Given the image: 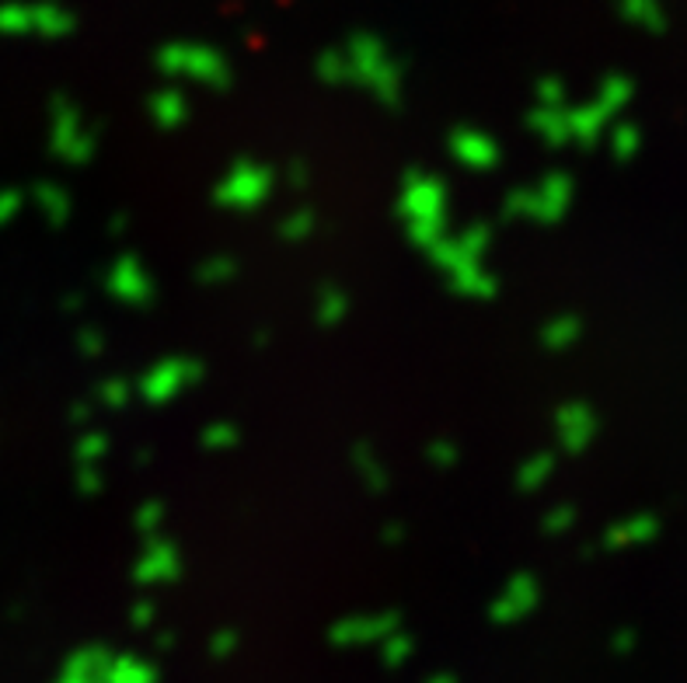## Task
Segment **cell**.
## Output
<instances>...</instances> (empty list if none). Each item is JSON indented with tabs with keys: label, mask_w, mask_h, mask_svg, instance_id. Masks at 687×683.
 Masks as SVG:
<instances>
[{
	"label": "cell",
	"mask_w": 687,
	"mask_h": 683,
	"mask_svg": "<svg viewBox=\"0 0 687 683\" xmlns=\"http://www.w3.org/2000/svg\"><path fill=\"white\" fill-rule=\"evenodd\" d=\"M150 461H154V450H150V447H140L137 453H133V464H140V467H147Z\"/></svg>",
	"instance_id": "54"
},
{
	"label": "cell",
	"mask_w": 687,
	"mask_h": 683,
	"mask_svg": "<svg viewBox=\"0 0 687 683\" xmlns=\"http://www.w3.org/2000/svg\"><path fill=\"white\" fill-rule=\"evenodd\" d=\"M534 105H545V108H559V105H569V88L562 78H538L534 84Z\"/></svg>",
	"instance_id": "39"
},
{
	"label": "cell",
	"mask_w": 687,
	"mask_h": 683,
	"mask_svg": "<svg viewBox=\"0 0 687 683\" xmlns=\"http://www.w3.org/2000/svg\"><path fill=\"white\" fill-rule=\"evenodd\" d=\"M660 523L649 517V512H639V517H625L618 523H610L600 537V547L604 552H625V547H636V544H645L649 537H656Z\"/></svg>",
	"instance_id": "19"
},
{
	"label": "cell",
	"mask_w": 687,
	"mask_h": 683,
	"mask_svg": "<svg viewBox=\"0 0 687 683\" xmlns=\"http://www.w3.org/2000/svg\"><path fill=\"white\" fill-rule=\"evenodd\" d=\"M394 213L415 248L430 252L450 234V188L426 167H409L398 185Z\"/></svg>",
	"instance_id": "3"
},
{
	"label": "cell",
	"mask_w": 687,
	"mask_h": 683,
	"mask_svg": "<svg viewBox=\"0 0 687 683\" xmlns=\"http://www.w3.org/2000/svg\"><path fill=\"white\" fill-rule=\"evenodd\" d=\"M241 443V426L231 422V419H209L203 429H199V447L209 450V453H227Z\"/></svg>",
	"instance_id": "29"
},
{
	"label": "cell",
	"mask_w": 687,
	"mask_h": 683,
	"mask_svg": "<svg viewBox=\"0 0 687 683\" xmlns=\"http://www.w3.org/2000/svg\"><path fill=\"white\" fill-rule=\"evenodd\" d=\"M380 662H385L388 670H398V667H405V662L415 656V635H409L405 628L402 632H394L385 645H380Z\"/></svg>",
	"instance_id": "36"
},
{
	"label": "cell",
	"mask_w": 687,
	"mask_h": 683,
	"mask_svg": "<svg viewBox=\"0 0 687 683\" xmlns=\"http://www.w3.org/2000/svg\"><path fill=\"white\" fill-rule=\"evenodd\" d=\"M541 606V582L534 572L509 576L506 586L492 597L489 603V621L492 624H520Z\"/></svg>",
	"instance_id": "13"
},
{
	"label": "cell",
	"mask_w": 687,
	"mask_h": 683,
	"mask_svg": "<svg viewBox=\"0 0 687 683\" xmlns=\"http://www.w3.org/2000/svg\"><path fill=\"white\" fill-rule=\"evenodd\" d=\"M559 467L556 450H534L527 453V461L517 467V488L520 491H538L551 482V474Z\"/></svg>",
	"instance_id": "26"
},
{
	"label": "cell",
	"mask_w": 687,
	"mask_h": 683,
	"mask_svg": "<svg viewBox=\"0 0 687 683\" xmlns=\"http://www.w3.org/2000/svg\"><path fill=\"white\" fill-rule=\"evenodd\" d=\"M147 116L161 129H179L188 123V116H193V105H188V94L182 88L164 84V88L147 94Z\"/></svg>",
	"instance_id": "17"
},
{
	"label": "cell",
	"mask_w": 687,
	"mask_h": 683,
	"mask_svg": "<svg viewBox=\"0 0 687 683\" xmlns=\"http://www.w3.org/2000/svg\"><path fill=\"white\" fill-rule=\"evenodd\" d=\"M108 450H112V440H108V432L105 429H84L78 436V443H73V458H78V464H99L108 458Z\"/></svg>",
	"instance_id": "32"
},
{
	"label": "cell",
	"mask_w": 687,
	"mask_h": 683,
	"mask_svg": "<svg viewBox=\"0 0 687 683\" xmlns=\"http://www.w3.org/2000/svg\"><path fill=\"white\" fill-rule=\"evenodd\" d=\"M426 683H457V680H454L450 673H433V676H430Z\"/></svg>",
	"instance_id": "55"
},
{
	"label": "cell",
	"mask_w": 687,
	"mask_h": 683,
	"mask_svg": "<svg viewBox=\"0 0 687 683\" xmlns=\"http://www.w3.org/2000/svg\"><path fill=\"white\" fill-rule=\"evenodd\" d=\"M551 429H556L559 447L576 458V453L594 447L600 419H597V412L589 408L586 402H562L556 408V415H551Z\"/></svg>",
	"instance_id": "14"
},
{
	"label": "cell",
	"mask_w": 687,
	"mask_h": 683,
	"mask_svg": "<svg viewBox=\"0 0 687 683\" xmlns=\"http://www.w3.org/2000/svg\"><path fill=\"white\" fill-rule=\"evenodd\" d=\"M203 363L193 356H164L137 377V397L144 405H168L185 391H193L203 381Z\"/></svg>",
	"instance_id": "8"
},
{
	"label": "cell",
	"mask_w": 687,
	"mask_h": 683,
	"mask_svg": "<svg viewBox=\"0 0 687 683\" xmlns=\"http://www.w3.org/2000/svg\"><path fill=\"white\" fill-rule=\"evenodd\" d=\"M154 649H158V652L175 649V632H158V635H154Z\"/></svg>",
	"instance_id": "52"
},
{
	"label": "cell",
	"mask_w": 687,
	"mask_h": 683,
	"mask_svg": "<svg viewBox=\"0 0 687 683\" xmlns=\"http://www.w3.org/2000/svg\"><path fill=\"white\" fill-rule=\"evenodd\" d=\"M569 105H559V108H545V105H534L527 112V129L538 137L541 143L548 147H565L572 143L569 140V116H565Z\"/></svg>",
	"instance_id": "20"
},
{
	"label": "cell",
	"mask_w": 687,
	"mask_h": 683,
	"mask_svg": "<svg viewBox=\"0 0 687 683\" xmlns=\"http://www.w3.org/2000/svg\"><path fill=\"white\" fill-rule=\"evenodd\" d=\"M636 649V632L632 628H621L610 635V652H632Z\"/></svg>",
	"instance_id": "48"
},
{
	"label": "cell",
	"mask_w": 687,
	"mask_h": 683,
	"mask_svg": "<svg viewBox=\"0 0 687 683\" xmlns=\"http://www.w3.org/2000/svg\"><path fill=\"white\" fill-rule=\"evenodd\" d=\"M102 287L112 300H119L123 308L144 311L158 300V279L137 252H119L112 258L102 276Z\"/></svg>",
	"instance_id": "9"
},
{
	"label": "cell",
	"mask_w": 687,
	"mask_h": 683,
	"mask_svg": "<svg viewBox=\"0 0 687 683\" xmlns=\"http://www.w3.org/2000/svg\"><path fill=\"white\" fill-rule=\"evenodd\" d=\"M353 311V297L339 282H324L314 297V321L321 328H339Z\"/></svg>",
	"instance_id": "25"
},
{
	"label": "cell",
	"mask_w": 687,
	"mask_h": 683,
	"mask_svg": "<svg viewBox=\"0 0 687 683\" xmlns=\"http://www.w3.org/2000/svg\"><path fill=\"white\" fill-rule=\"evenodd\" d=\"M81 18L64 4H32V35H46V39H60V35L78 32Z\"/></svg>",
	"instance_id": "24"
},
{
	"label": "cell",
	"mask_w": 687,
	"mask_h": 683,
	"mask_svg": "<svg viewBox=\"0 0 687 683\" xmlns=\"http://www.w3.org/2000/svg\"><path fill=\"white\" fill-rule=\"evenodd\" d=\"M94 397H99V405L105 408H126L133 397H137V381H129V377H105L99 391H94Z\"/></svg>",
	"instance_id": "34"
},
{
	"label": "cell",
	"mask_w": 687,
	"mask_h": 683,
	"mask_svg": "<svg viewBox=\"0 0 687 683\" xmlns=\"http://www.w3.org/2000/svg\"><path fill=\"white\" fill-rule=\"evenodd\" d=\"M206 649H209V656H214V659H231L241 649V635L234 628H220V632L209 635Z\"/></svg>",
	"instance_id": "43"
},
{
	"label": "cell",
	"mask_w": 687,
	"mask_h": 683,
	"mask_svg": "<svg viewBox=\"0 0 687 683\" xmlns=\"http://www.w3.org/2000/svg\"><path fill=\"white\" fill-rule=\"evenodd\" d=\"M185 572V558L182 547L171 537H154L144 541L137 562H133V582L144 586V590H154V586H175Z\"/></svg>",
	"instance_id": "11"
},
{
	"label": "cell",
	"mask_w": 687,
	"mask_h": 683,
	"mask_svg": "<svg viewBox=\"0 0 687 683\" xmlns=\"http://www.w3.org/2000/svg\"><path fill=\"white\" fill-rule=\"evenodd\" d=\"M67 415H70V422H73V426H88V422H91V415H94V408H91V402H73Z\"/></svg>",
	"instance_id": "49"
},
{
	"label": "cell",
	"mask_w": 687,
	"mask_h": 683,
	"mask_svg": "<svg viewBox=\"0 0 687 683\" xmlns=\"http://www.w3.org/2000/svg\"><path fill=\"white\" fill-rule=\"evenodd\" d=\"M495 231L489 220L465 223L461 231H450L440 244H433L426 258L444 276L447 290L465 300H492L500 293V276H495L485 255L492 252Z\"/></svg>",
	"instance_id": "2"
},
{
	"label": "cell",
	"mask_w": 687,
	"mask_h": 683,
	"mask_svg": "<svg viewBox=\"0 0 687 683\" xmlns=\"http://www.w3.org/2000/svg\"><path fill=\"white\" fill-rule=\"evenodd\" d=\"M639 147H642L639 126H632V123H615V126L607 129V150H610V158H615V161H632L639 154Z\"/></svg>",
	"instance_id": "31"
},
{
	"label": "cell",
	"mask_w": 687,
	"mask_h": 683,
	"mask_svg": "<svg viewBox=\"0 0 687 683\" xmlns=\"http://www.w3.org/2000/svg\"><path fill=\"white\" fill-rule=\"evenodd\" d=\"M318 231V213L311 210V206H297V210L283 213L279 223H276V238L286 241V244H300L308 241L311 234Z\"/></svg>",
	"instance_id": "28"
},
{
	"label": "cell",
	"mask_w": 687,
	"mask_h": 683,
	"mask_svg": "<svg viewBox=\"0 0 687 683\" xmlns=\"http://www.w3.org/2000/svg\"><path fill=\"white\" fill-rule=\"evenodd\" d=\"M283 182L290 185V188H304L311 182V167H308V161H300V158H294L290 164L283 167Z\"/></svg>",
	"instance_id": "46"
},
{
	"label": "cell",
	"mask_w": 687,
	"mask_h": 683,
	"mask_svg": "<svg viewBox=\"0 0 687 683\" xmlns=\"http://www.w3.org/2000/svg\"><path fill=\"white\" fill-rule=\"evenodd\" d=\"M576 520H580V509L572 502H556L551 509H545L541 517V530L548 537H562L569 530H576Z\"/></svg>",
	"instance_id": "37"
},
{
	"label": "cell",
	"mask_w": 687,
	"mask_h": 683,
	"mask_svg": "<svg viewBox=\"0 0 687 683\" xmlns=\"http://www.w3.org/2000/svg\"><path fill=\"white\" fill-rule=\"evenodd\" d=\"M105 231H108L112 238H123V234L129 231V213H112V217L105 220Z\"/></svg>",
	"instance_id": "50"
},
{
	"label": "cell",
	"mask_w": 687,
	"mask_h": 683,
	"mask_svg": "<svg viewBox=\"0 0 687 683\" xmlns=\"http://www.w3.org/2000/svg\"><path fill=\"white\" fill-rule=\"evenodd\" d=\"M28 196H32L35 206H39V213L46 217V223H53V227H64L73 217V199L60 182H49V178L35 182Z\"/></svg>",
	"instance_id": "21"
},
{
	"label": "cell",
	"mask_w": 687,
	"mask_h": 683,
	"mask_svg": "<svg viewBox=\"0 0 687 683\" xmlns=\"http://www.w3.org/2000/svg\"><path fill=\"white\" fill-rule=\"evenodd\" d=\"M22 206H25L22 188H0V223L14 220L18 213H22Z\"/></svg>",
	"instance_id": "45"
},
{
	"label": "cell",
	"mask_w": 687,
	"mask_h": 683,
	"mask_svg": "<svg viewBox=\"0 0 687 683\" xmlns=\"http://www.w3.org/2000/svg\"><path fill=\"white\" fill-rule=\"evenodd\" d=\"M576 202V178L562 167L545 171L541 178H534L530 185L509 188L503 199V220H524V223H538V227H556L565 220V213Z\"/></svg>",
	"instance_id": "4"
},
{
	"label": "cell",
	"mask_w": 687,
	"mask_h": 683,
	"mask_svg": "<svg viewBox=\"0 0 687 683\" xmlns=\"http://www.w3.org/2000/svg\"><path fill=\"white\" fill-rule=\"evenodd\" d=\"M426 461L433 471H450V467H457V461H461V447H457L454 440H433L426 447Z\"/></svg>",
	"instance_id": "40"
},
{
	"label": "cell",
	"mask_w": 687,
	"mask_h": 683,
	"mask_svg": "<svg viewBox=\"0 0 687 683\" xmlns=\"http://www.w3.org/2000/svg\"><path fill=\"white\" fill-rule=\"evenodd\" d=\"M49 150L64 164L81 167L99 150V129L84 116V108L67 91H56L49 99Z\"/></svg>",
	"instance_id": "6"
},
{
	"label": "cell",
	"mask_w": 687,
	"mask_h": 683,
	"mask_svg": "<svg viewBox=\"0 0 687 683\" xmlns=\"http://www.w3.org/2000/svg\"><path fill=\"white\" fill-rule=\"evenodd\" d=\"M154 63H158V70L171 73V78L196 81V84L214 88V91L231 88V81H234V67H231V60H227V53L209 46V43H193V39L164 43L154 53Z\"/></svg>",
	"instance_id": "5"
},
{
	"label": "cell",
	"mask_w": 687,
	"mask_h": 683,
	"mask_svg": "<svg viewBox=\"0 0 687 683\" xmlns=\"http://www.w3.org/2000/svg\"><path fill=\"white\" fill-rule=\"evenodd\" d=\"M314 78L329 88H364L385 108H398L405 99V63L370 28L350 32L342 46L321 49Z\"/></svg>",
	"instance_id": "1"
},
{
	"label": "cell",
	"mask_w": 687,
	"mask_h": 683,
	"mask_svg": "<svg viewBox=\"0 0 687 683\" xmlns=\"http://www.w3.org/2000/svg\"><path fill=\"white\" fill-rule=\"evenodd\" d=\"M81 308H84V293H81V290H70V293L64 297V311L73 314V311H81Z\"/></svg>",
	"instance_id": "51"
},
{
	"label": "cell",
	"mask_w": 687,
	"mask_h": 683,
	"mask_svg": "<svg viewBox=\"0 0 687 683\" xmlns=\"http://www.w3.org/2000/svg\"><path fill=\"white\" fill-rule=\"evenodd\" d=\"M112 656H116V652H112L108 645H102V641L81 645V649H73L64 659L60 680H56V683H105Z\"/></svg>",
	"instance_id": "15"
},
{
	"label": "cell",
	"mask_w": 687,
	"mask_h": 683,
	"mask_svg": "<svg viewBox=\"0 0 687 683\" xmlns=\"http://www.w3.org/2000/svg\"><path fill=\"white\" fill-rule=\"evenodd\" d=\"M154 621H158V603L154 600H137L129 606V624L137 632H150L154 628Z\"/></svg>",
	"instance_id": "44"
},
{
	"label": "cell",
	"mask_w": 687,
	"mask_h": 683,
	"mask_svg": "<svg viewBox=\"0 0 687 683\" xmlns=\"http://www.w3.org/2000/svg\"><path fill=\"white\" fill-rule=\"evenodd\" d=\"M583 328L586 325H583L580 314L562 311V314L545 321L541 332H538V342H541L545 349H551V352H565V349L576 346V342H583Z\"/></svg>",
	"instance_id": "23"
},
{
	"label": "cell",
	"mask_w": 687,
	"mask_h": 683,
	"mask_svg": "<svg viewBox=\"0 0 687 683\" xmlns=\"http://www.w3.org/2000/svg\"><path fill=\"white\" fill-rule=\"evenodd\" d=\"M73 485H78L81 496H99V491L105 488V474L99 464H78V471H73Z\"/></svg>",
	"instance_id": "42"
},
{
	"label": "cell",
	"mask_w": 687,
	"mask_h": 683,
	"mask_svg": "<svg viewBox=\"0 0 687 683\" xmlns=\"http://www.w3.org/2000/svg\"><path fill=\"white\" fill-rule=\"evenodd\" d=\"M405 537H409V530H405L402 520H391V523L380 526V541H385V544H402Z\"/></svg>",
	"instance_id": "47"
},
{
	"label": "cell",
	"mask_w": 687,
	"mask_h": 683,
	"mask_svg": "<svg viewBox=\"0 0 687 683\" xmlns=\"http://www.w3.org/2000/svg\"><path fill=\"white\" fill-rule=\"evenodd\" d=\"M273 188H276L273 164L255 161V158H238L214 185V202L224 206V210L248 213V210H259V206L270 202Z\"/></svg>",
	"instance_id": "7"
},
{
	"label": "cell",
	"mask_w": 687,
	"mask_h": 683,
	"mask_svg": "<svg viewBox=\"0 0 687 683\" xmlns=\"http://www.w3.org/2000/svg\"><path fill=\"white\" fill-rule=\"evenodd\" d=\"M632 94H636V84L632 78H625V73H607V78L597 84V94L594 99L610 112V116H618V112L632 102Z\"/></svg>",
	"instance_id": "30"
},
{
	"label": "cell",
	"mask_w": 687,
	"mask_h": 683,
	"mask_svg": "<svg viewBox=\"0 0 687 683\" xmlns=\"http://www.w3.org/2000/svg\"><path fill=\"white\" fill-rule=\"evenodd\" d=\"M565 116H569V140L580 147H594L607 132L610 119H615L597 99H589L583 105H569Z\"/></svg>",
	"instance_id": "16"
},
{
	"label": "cell",
	"mask_w": 687,
	"mask_h": 683,
	"mask_svg": "<svg viewBox=\"0 0 687 683\" xmlns=\"http://www.w3.org/2000/svg\"><path fill=\"white\" fill-rule=\"evenodd\" d=\"M618 14L636 28H649V32L663 28V11L656 4H649V0H625V4L618 8Z\"/></svg>",
	"instance_id": "35"
},
{
	"label": "cell",
	"mask_w": 687,
	"mask_h": 683,
	"mask_svg": "<svg viewBox=\"0 0 687 683\" xmlns=\"http://www.w3.org/2000/svg\"><path fill=\"white\" fill-rule=\"evenodd\" d=\"M270 342H273V332H270V328H259V332L252 335V346H255V349H265Z\"/></svg>",
	"instance_id": "53"
},
{
	"label": "cell",
	"mask_w": 687,
	"mask_h": 683,
	"mask_svg": "<svg viewBox=\"0 0 687 683\" xmlns=\"http://www.w3.org/2000/svg\"><path fill=\"white\" fill-rule=\"evenodd\" d=\"M0 35H32V4H0Z\"/></svg>",
	"instance_id": "38"
},
{
	"label": "cell",
	"mask_w": 687,
	"mask_h": 683,
	"mask_svg": "<svg viewBox=\"0 0 687 683\" xmlns=\"http://www.w3.org/2000/svg\"><path fill=\"white\" fill-rule=\"evenodd\" d=\"M164 517H168V506L161 499H147L137 506V512H133V526H137V534L144 541H154L164 530Z\"/></svg>",
	"instance_id": "33"
},
{
	"label": "cell",
	"mask_w": 687,
	"mask_h": 683,
	"mask_svg": "<svg viewBox=\"0 0 687 683\" xmlns=\"http://www.w3.org/2000/svg\"><path fill=\"white\" fill-rule=\"evenodd\" d=\"M105 683H161V670L154 659L137 652H116L108 662Z\"/></svg>",
	"instance_id": "22"
},
{
	"label": "cell",
	"mask_w": 687,
	"mask_h": 683,
	"mask_svg": "<svg viewBox=\"0 0 687 683\" xmlns=\"http://www.w3.org/2000/svg\"><path fill=\"white\" fill-rule=\"evenodd\" d=\"M105 349H108V335H105L99 325H84V328L78 332V352H81V356L99 359Z\"/></svg>",
	"instance_id": "41"
},
{
	"label": "cell",
	"mask_w": 687,
	"mask_h": 683,
	"mask_svg": "<svg viewBox=\"0 0 687 683\" xmlns=\"http://www.w3.org/2000/svg\"><path fill=\"white\" fill-rule=\"evenodd\" d=\"M241 273V262L234 255L227 252H214L199 258L196 265V282H203V287H227V282H234Z\"/></svg>",
	"instance_id": "27"
},
{
	"label": "cell",
	"mask_w": 687,
	"mask_h": 683,
	"mask_svg": "<svg viewBox=\"0 0 687 683\" xmlns=\"http://www.w3.org/2000/svg\"><path fill=\"white\" fill-rule=\"evenodd\" d=\"M350 464H353V474L359 478V485H364L370 496H385V491L391 488V471H388L385 461H380V453L374 450V443H367V440L353 443Z\"/></svg>",
	"instance_id": "18"
},
{
	"label": "cell",
	"mask_w": 687,
	"mask_h": 683,
	"mask_svg": "<svg viewBox=\"0 0 687 683\" xmlns=\"http://www.w3.org/2000/svg\"><path fill=\"white\" fill-rule=\"evenodd\" d=\"M394 632H402V614L398 611H370V614H346L329 628V645L335 649H380Z\"/></svg>",
	"instance_id": "10"
},
{
	"label": "cell",
	"mask_w": 687,
	"mask_h": 683,
	"mask_svg": "<svg viewBox=\"0 0 687 683\" xmlns=\"http://www.w3.org/2000/svg\"><path fill=\"white\" fill-rule=\"evenodd\" d=\"M447 154L457 167L465 171H479V175H489L503 164V147L492 132L479 129V126H454L447 132Z\"/></svg>",
	"instance_id": "12"
}]
</instances>
